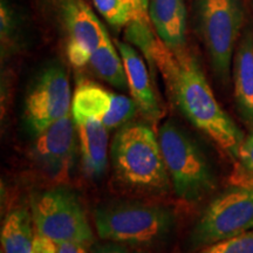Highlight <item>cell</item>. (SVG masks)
<instances>
[{
	"label": "cell",
	"mask_w": 253,
	"mask_h": 253,
	"mask_svg": "<svg viewBox=\"0 0 253 253\" xmlns=\"http://www.w3.org/2000/svg\"><path fill=\"white\" fill-rule=\"evenodd\" d=\"M145 59L162 74L168 93L183 115L236 160L245 136L218 103L197 58L186 48L172 52L156 38Z\"/></svg>",
	"instance_id": "cell-1"
},
{
	"label": "cell",
	"mask_w": 253,
	"mask_h": 253,
	"mask_svg": "<svg viewBox=\"0 0 253 253\" xmlns=\"http://www.w3.org/2000/svg\"><path fill=\"white\" fill-rule=\"evenodd\" d=\"M112 161L116 175L126 185L167 191L170 177L158 135L143 123H126L114 136Z\"/></svg>",
	"instance_id": "cell-2"
},
{
	"label": "cell",
	"mask_w": 253,
	"mask_h": 253,
	"mask_svg": "<svg viewBox=\"0 0 253 253\" xmlns=\"http://www.w3.org/2000/svg\"><path fill=\"white\" fill-rule=\"evenodd\" d=\"M158 140L170 182L179 198L197 203L213 191L216 178L210 163L189 132L169 120L160 128Z\"/></svg>",
	"instance_id": "cell-3"
},
{
	"label": "cell",
	"mask_w": 253,
	"mask_h": 253,
	"mask_svg": "<svg viewBox=\"0 0 253 253\" xmlns=\"http://www.w3.org/2000/svg\"><path fill=\"white\" fill-rule=\"evenodd\" d=\"M94 223L104 240L148 245L162 242L171 233L175 214L162 205L119 202L96 209Z\"/></svg>",
	"instance_id": "cell-4"
},
{
	"label": "cell",
	"mask_w": 253,
	"mask_h": 253,
	"mask_svg": "<svg viewBox=\"0 0 253 253\" xmlns=\"http://www.w3.org/2000/svg\"><path fill=\"white\" fill-rule=\"evenodd\" d=\"M242 0H199L198 30L214 74L227 84L244 24Z\"/></svg>",
	"instance_id": "cell-5"
},
{
	"label": "cell",
	"mask_w": 253,
	"mask_h": 253,
	"mask_svg": "<svg viewBox=\"0 0 253 253\" xmlns=\"http://www.w3.org/2000/svg\"><path fill=\"white\" fill-rule=\"evenodd\" d=\"M32 217L41 235L61 243H93V231L80 199L65 186L39 192L32 199Z\"/></svg>",
	"instance_id": "cell-6"
},
{
	"label": "cell",
	"mask_w": 253,
	"mask_h": 253,
	"mask_svg": "<svg viewBox=\"0 0 253 253\" xmlns=\"http://www.w3.org/2000/svg\"><path fill=\"white\" fill-rule=\"evenodd\" d=\"M253 230V188L237 185L210 202L190 235L192 248H205Z\"/></svg>",
	"instance_id": "cell-7"
},
{
	"label": "cell",
	"mask_w": 253,
	"mask_h": 253,
	"mask_svg": "<svg viewBox=\"0 0 253 253\" xmlns=\"http://www.w3.org/2000/svg\"><path fill=\"white\" fill-rule=\"evenodd\" d=\"M68 75L59 63L46 66L28 87L24 102L25 126L34 137L71 113Z\"/></svg>",
	"instance_id": "cell-8"
},
{
	"label": "cell",
	"mask_w": 253,
	"mask_h": 253,
	"mask_svg": "<svg viewBox=\"0 0 253 253\" xmlns=\"http://www.w3.org/2000/svg\"><path fill=\"white\" fill-rule=\"evenodd\" d=\"M137 109L134 100L115 94L89 80H81L72 100V115L75 123L96 119L107 129L121 128Z\"/></svg>",
	"instance_id": "cell-9"
},
{
	"label": "cell",
	"mask_w": 253,
	"mask_h": 253,
	"mask_svg": "<svg viewBox=\"0 0 253 253\" xmlns=\"http://www.w3.org/2000/svg\"><path fill=\"white\" fill-rule=\"evenodd\" d=\"M61 18L68 34L67 56L74 67L89 63L108 32L84 0H61Z\"/></svg>",
	"instance_id": "cell-10"
},
{
	"label": "cell",
	"mask_w": 253,
	"mask_h": 253,
	"mask_svg": "<svg viewBox=\"0 0 253 253\" xmlns=\"http://www.w3.org/2000/svg\"><path fill=\"white\" fill-rule=\"evenodd\" d=\"M77 125L71 113L49 126L36 137L33 157L53 178L67 175L75 155Z\"/></svg>",
	"instance_id": "cell-11"
},
{
	"label": "cell",
	"mask_w": 253,
	"mask_h": 253,
	"mask_svg": "<svg viewBox=\"0 0 253 253\" xmlns=\"http://www.w3.org/2000/svg\"><path fill=\"white\" fill-rule=\"evenodd\" d=\"M118 48L125 66L126 84L131 99L144 116L151 121H157L162 115V109L153 88L148 66L140 53L129 43L119 41Z\"/></svg>",
	"instance_id": "cell-12"
},
{
	"label": "cell",
	"mask_w": 253,
	"mask_h": 253,
	"mask_svg": "<svg viewBox=\"0 0 253 253\" xmlns=\"http://www.w3.org/2000/svg\"><path fill=\"white\" fill-rule=\"evenodd\" d=\"M236 108L243 122L253 130V27H245L232 63Z\"/></svg>",
	"instance_id": "cell-13"
},
{
	"label": "cell",
	"mask_w": 253,
	"mask_h": 253,
	"mask_svg": "<svg viewBox=\"0 0 253 253\" xmlns=\"http://www.w3.org/2000/svg\"><path fill=\"white\" fill-rule=\"evenodd\" d=\"M148 15L157 37L172 52H181L186 48L184 0H149Z\"/></svg>",
	"instance_id": "cell-14"
},
{
	"label": "cell",
	"mask_w": 253,
	"mask_h": 253,
	"mask_svg": "<svg viewBox=\"0 0 253 253\" xmlns=\"http://www.w3.org/2000/svg\"><path fill=\"white\" fill-rule=\"evenodd\" d=\"M75 125L84 172L94 178L101 177L107 169L108 129L96 119H88Z\"/></svg>",
	"instance_id": "cell-15"
},
{
	"label": "cell",
	"mask_w": 253,
	"mask_h": 253,
	"mask_svg": "<svg viewBox=\"0 0 253 253\" xmlns=\"http://www.w3.org/2000/svg\"><path fill=\"white\" fill-rule=\"evenodd\" d=\"M32 219L26 209L9 212L1 229V245L5 253H32Z\"/></svg>",
	"instance_id": "cell-16"
},
{
	"label": "cell",
	"mask_w": 253,
	"mask_h": 253,
	"mask_svg": "<svg viewBox=\"0 0 253 253\" xmlns=\"http://www.w3.org/2000/svg\"><path fill=\"white\" fill-rule=\"evenodd\" d=\"M89 65L95 74L107 84L122 90L128 88L122 58L116 52L109 36L104 38L102 43L91 54Z\"/></svg>",
	"instance_id": "cell-17"
},
{
	"label": "cell",
	"mask_w": 253,
	"mask_h": 253,
	"mask_svg": "<svg viewBox=\"0 0 253 253\" xmlns=\"http://www.w3.org/2000/svg\"><path fill=\"white\" fill-rule=\"evenodd\" d=\"M235 161L233 179L236 184L253 188V130L240 145Z\"/></svg>",
	"instance_id": "cell-18"
},
{
	"label": "cell",
	"mask_w": 253,
	"mask_h": 253,
	"mask_svg": "<svg viewBox=\"0 0 253 253\" xmlns=\"http://www.w3.org/2000/svg\"><path fill=\"white\" fill-rule=\"evenodd\" d=\"M199 253H253V231L205 246Z\"/></svg>",
	"instance_id": "cell-19"
},
{
	"label": "cell",
	"mask_w": 253,
	"mask_h": 253,
	"mask_svg": "<svg viewBox=\"0 0 253 253\" xmlns=\"http://www.w3.org/2000/svg\"><path fill=\"white\" fill-rule=\"evenodd\" d=\"M93 1L100 14L113 26H126L134 19L120 0H93Z\"/></svg>",
	"instance_id": "cell-20"
},
{
	"label": "cell",
	"mask_w": 253,
	"mask_h": 253,
	"mask_svg": "<svg viewBox=\"0 0 253 253\" xmlns=\"http://www.w3.org/2000/svg\"><path fill=\"white\" fill-rule=\"evenodd\" d=\"M0 24H1V40L2 42H7L11 34L14 33L15 21L13 12L8 7L7 2L1 0V7H0Z\"/></svg>",
	"instance_id": "cell-21"
},
{
	"label": "cell",
	"mask_w": 253,
	"mask_h": 253,
	"mask_svg": "<svg viewBox=\"0 0 253 253\" xmlns=\"http://www.w3.org/2000/svg\"><path fill=\"white\" fill-rule=\"evenodd\" d=\"M32 253H58V244L54 240L38 232L32 244Z\"/></svg>",
	"instance_id": "cell-22"
},
{
	"label": "cell",
	"mask_w": 253,
	"mask_h": 253,
	"mask_svg": "<svg viewBox=\"0 0 253 253\" xmlns=\"http://www.w3.org/2000/svg\"><path fill=\"white\" fill-rule=\"evenodd\" d=\"M91 253H135L130 250L118 245V243H106V244H95L91 246Z\"/></svg>",
	"instance_id": "cell-23"
},
{
	"label": "cell",
	"mask_w": 253,
	"mask_h": 253,
	"mask_svg": "<svg viewBox=\"0 0 253 253\" xmlns=\"http://www.w3.org/2000/svg\"><path fill=\"white\" fill-rule=\"evenodd\" d=\"M58 253H88L86 246L78 243H61L58 244Z\"/></svg>",
	"instance_id": "cell-24"
},
{
	"label": "cell",
	"mask_w": 253,
	"mask_h": 253,
	"mask_svg": "<svg viewBox=\"0 0 253 253\" xmlns=\"http://www.w3.org/2000/svg\"><path fill=\"white\" fill-rule=\"evenodd\" d=\"M136 1V17L134 20L144 21L148 23V5H149V0H135Z\"/></svg>",
	"instance_id": "cell-25"
},
{
	"label": "cell",
	"mask_w": 253,
	"mask_h": 253,
	"mask_svg": "<svg viewBox=\"0 0 253 253\" xmlns=\"http://www.w3.org/2000/svg\"><path fill=\"white\" fill-rule=\"evenodd\" d=\"M120 1H121V4L123 6H125L126 11H128L129 13L132 15V18L135 19V17H136V1L135 0H120ZM134 19H132V20H134Z\"/></svg>",
	"instance_id": "cell-26"
}]
</instances>
